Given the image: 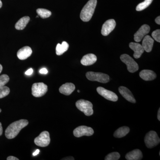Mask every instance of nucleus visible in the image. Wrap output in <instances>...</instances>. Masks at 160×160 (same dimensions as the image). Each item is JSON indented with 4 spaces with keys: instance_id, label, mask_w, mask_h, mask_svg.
<instances>
[{
    "instance_id": "nucleus-1",
    "label": "nucleus",
    "mask_w": 160,
    "mask_h": 160,
    "mask_svg": "<svg viewBox=\"0 0 160 160\" xmlns=\"http://www.w3.org/2000/svg\"><path fill=\"white\" fill-rule=\"evenodd\" d=\"M29 124L27 120L21 119L11 123L6 129L5 135L7 138L12 139L17 136L20 131Z\"/></svg>"
},
{
    "instance_id": "nucleus-2",
    "label": "nucleus",
    "mask_w": 160,
    "mask_h": 160,
    "mask_svg": "<svg viewBox=\"0 0 160 160\" xmlns=\"http://www.w3.org/2000/svg\"><path fill=\"white\" fill-rule=\"evenodd\" d=\"M97 4V0H89L83 7L81 13L80 18L84 22H88L91 19Z\"/></svg>"
},
{
    "instance_id": "nucleus-3",
    "label": "nucleus",
    "mask_w": 160,
    "mask_h": 160,
    "mask_svg": "<svg viewBox=\"0 0 160 160\" xmlns=\"http://www.w3.org/2000/svg\"><path fill=\"white\" fill-rule=\"evenodd\" d=\"M76 106L79 110L84 112L87 116L93 114V106L92 103L89 101L83 99L78 100L76 102Z\"/></svg>"
},
{
    "instance_id": "nucleus-4",
    "label": "nucleus",
    "mask_w": 160,
    "mask_h": 160,
    "mask_svg": "<svg viewBox=\"0 0 160 160\" xmlns=\"http://www.w3.org/2000/svg\"><path fill=\"white\" fill-rule=\"evenodd\" d=\"M160 139L157 133L154 131H150L146 134L145 142L146 147L149 149L153 148L159 144Z\"/></svg>"
},
{
    "instance_id": "nucleus-5",
    "label": "nucleus",
    "mask_w": 160,
    "mask_h": 160,
    "mask_svg": "<svg viewBox=\"0 0 160 160\" xmlns=\"http://www.w3.org/2000/svg\"><path fill=\"white\" fill-rule=\"evenodd\" d=\"M86 77L89 81H96L100 83H106L109 81V76L102 72H88L86 73Z\"/></svg>"
},
{
    "instance_id": "nucleus-6",
    "label": "nucleus",
    "mask_w": 160,
    "mask_h": 160,
    "mask_svg": "<svg viewBox=\"0 0 160 160\" xmlns=\"http://www.w3.org/2000/svg\"><path fill=\"white\" fill-rule=\"evenodd\" d=\"M121 61L126 64L127 69L129 72L133 73L138 70L139 66L137 63L133 60L132 58L129 56V55L124 54L120 57Z\"/></svg>"
},
{
    "instance_id": "nucleus-7",
    "label": "nucleus",
    "mask_w": 160,
    "mask_h": 160,
    "mask_svg": "<svg viewBox=\"0 0 160 160\" xmlns=\"http://www.w3.org/2000/svg\"><path fill=\"white\" fill-rule=\"evenodd\" d=\"M48 91V86L44 83H35L32 87V94L35 97L40 98L46 94Z\"/></svg>"
},
{
    "instance_id": "nucleus-8",
    "label": "nucleus",
    "mask_w": 160,
    "mask_h": 160,
    "mask_svg": "<svg viewBox=\"0 0 160 160\" xmlns=\"http://www.w3.org/2000/svg\"><path fill=\"white\" fill-rule=\"evenodd\" d=\"M50 142V136L48 131H45L40 133L34 139V143L37 146L45 147L48 146Z\"/></svg>"
},
{
    "instance_id": "nucleus-9",
    "label": "nucleus",
    "mask_w": 160,
    "mask_h": 160,
    "mask_svg": "<svg viewBox=\"0 0 160 160\" xmlns=\"http://www.w3.org/2000/svg\"><path fill=\"white\" fill-rule=\"evenodd\" d=\"M73 133L76 137L80 138L84 136H90L94 133V131L91 127L82 126L76 128L73 130Z\"/></svg>"
},
{
    "instance_id": "nucleus-10",
    "label": "nucleus",
    "mask_w": 160,
    "mask_h": 160,
    "mask_svg": "<svg viewBox=\"0 0 160 160\" xmlns=\"http://www.w3.org/2000/svg\"><path fill=\"white\" fill-rule=\"evenodd\" d=\"M97 91L100 95L102 96L106 99L112 102H117L118 100V96L113 92L107 90L102 87H98Z\"/></svg>"
},
{
    "instance_id": "nucleus-11",
    "label": "nucleus",
    "mask_w": 160,
    "mask_h": 160,
    "mask_svg": "<svg viewBox=\"0 0 160 160\" xmlns=\"http://www.w3.org/2000/svg\"><path fill=\"white\" fill-rule=\"evenodd\" d=\"M116 26V23L114 19H109L106 21L103 24L101 32L102 35L106 36L113 31Z\"/></svg>"
},
{
    "instance_id": "nucleus-12",
    "label": "nucleus",
    "mask_w": 160,
    "mask_h": 160,
    "mask_svg": "<svg viewBox=\"0 0 160 160\" xmlns=\"http://www.w3.org/2000/svg\"><path fill=\"white\" fill-rule=\"evenodd\" d=\"M150 30V27L148 25H144L141 26L134 35V41L137 42H139L143 38L149 33Z\"/></svg>"
},
{
    "instance_id": "nucleus-13",
    "label": "nucleus",
    "mask_w": 160,
    "mask_h": 160,
    "mask_svg": "<svg viewBox=\"0 0 160 160\" xmlns=\"http://www.w3.org/2000/svg\"><path fill=\"white\" fill-rule=\"evenodd\" d=\"M118 89L120 94L128 102L132 103L136 102L133 94L128 88L124 86H120Z\"/></svg>"
},
{
    "instance_id": "nucleus-14",
    "label": "nucleus",
    "mask_w": 160,
    "mask_h": 160,
    "mask_svg": "<svg viewBox=\"0 0 160 160\" xmlns=\"http://www.w3.org/2000/svg\"><path fill=\"white\" fill-rule=\"evenodd\" d=\"M129 46L134 51L133 57L136 59L139 58L145 51L142 45L139 43L131 42L129 43Z\"/></svg>"
},
{
    "instance_id": "nucleus-15",
    "label": "nucleus",
    "mask_w": 160,
    "mask_h": 160,
    "mask_svg": "<svg viewBox=\"0 0 160 160\" xmlns=\"http://www.w3.org/2000/svg\"><path fill=\"white\" fill-rule=\"evenodd\" d=\"M32 50L29 46H25L18 51L17 56L20 60H24L28 58L31 55Z\"/></svg>"
},
{
    "instance_id": "nucleus-16",
    "label": "nucleus",
    "mask_w": 160,
    "mask_h": 160,
    "mask_svg": "<svg viewBox=\"0 0 160 160\" xmlns=\"http://www.w3.org/2000/svg\"><path fill=\"white\" fill-rule=\"evenodd\" d=\"M97 60L95 55L92 53L86 54L83 57L81 61V64L85 66H89L94 64Z\"/></svg>"
},
{
    "instance_id": "nucleus-17",
    "label": "nucleus",
    "mask_w": 160,
    "mask_h": 160,
    "mask_svg": "<svg viewBox=\"0 0 160 160\" xmlns=\"http://www.w3.org/2000/svg\"><path fill=\"white\" fill-rule=\"evenodd\" d=\"M75 89V86L72 83H66L62 85L59 88V92L65 95H70Z\"/></svg>"
},
{
    "instance_id": "nucleus-18",
    "label": "nucleus",
    "mask_w": 160,
    "mask_h": 160,
    "mask_svg": "<svg viewBox=\"0 0 160 160\" xmlns=\"http://www.w3.org/2000/svg\"><path fill=\"white\" fill-rule=\"evenodd\" d=\"M153 43H154V40L149 35L145 36L143 39L142 46L144 50L146 52H150L152 50L153 47Z\"/></svg>"
},
{
    "instance_id": "nucleus-19",
    "label": "nucleus",
    "mask_w": 160,
    "mask_h": 160,
    "mask_svg": "<svg viewBox=\"0 0 160 160\" xmlns=\"http://www.w3.org/2000/svg\"><path fill=\"white\" fill-rule=\"evenodd\" d=\"M140 78L146 81H152L157 77V75L152 70L145 69L140 72Z\"/></svg>"
},
{
    "instance_id": "nucleus-20",
    "label": "nucleus",
    "mask_w": 160,
    "mask_h": 160,
    "mask_svg": "<svg viewBox=\"0 0 160 160\" xmlns=\"http://www.w3.org/2000/svg\"><path fill=\"white\" fill-rule=\"evenodd\" d=\"M142 158V153L138 149H134L128 152L126 155V158L127 160H140Z\"/></svg>"
},
{
    "instance_id": "nucleus-21",
    "label": "nucleus",
    "mask_w": 160,
    "mask_h": 160,
    "mask_svg": "<svg viewBox=\"0 0 160 160\" xmlns=\"http://www.w3.org/2000/svg\"><path fill=\"white\" fill-rule=\"evenodd\" d=\"M29 21L30 18L29 17L25 16L21 18L15 24V27L17 30H23L25 29Z\"/></svg>"
},
{
    "instance_id": "nucleus-22",
    "label": "nucleus",
    "mask_w": 160,
    "mask_h": 160,
    "mask_svg": "<svg viewBox=\"0 0 160 160\" xmlns=\"http://www.w3.org/2000/svg\"><path fill=\"white\" fill-rule=\"evenodd\" d=\"M130 129L127 126H122L120 127L115 132L114 134V137L116 138H122L126 136V135L129 132Z\"/></svg>"
},
{
    "instance_id": "nucleus-23",
    "label": "nucleus",
    "mask_w": 160,
    "mask_h": 160,
    "mask_svg": "<svg viewBox=\"0 0 160 160\" xmlns=\"http://www.w3.org/2000/svg\"><path fill=\"white\" fill-rule=\"evenodd\" d=\"M69 45L66 42H63L62 44H58L56 49V52L57 55L60 56L66 52L69 49Z\"/></svg>"
},
{
    "instance_id": "nucleus-24",
    "label": "nucleus",
    "mask_w": 160,
    "mask_h": 160,
    "mask_svg": "<svg viewBox=\"0 0 160 160\" xmlns=\"http://www.w3.org/2000/svg\"><path fill=\"white\" fill-rule=\"evenodd\" d=\"M37 13L38 15L39 16L43 19L49 18L51 16L52 14L51 11L45 9H37Z\"/></svg>"
},
{
    "instance_id": "nucleus-25",
    "label": "nucleus",
    "mask_w": 160,
    "mask_h": 160,
    "mask_svg": "<svg viewBox=\"0 0 160 160\" xmlns=\"http://www.w3.org/2000/svg\"><path fill=\"white\" fill-rule=\"evenodd\" d=\"M153 0H145L144 2L139 4L136 7L137 11H141L147 8L151 4Z\"/></svg>"
},
{
    "instance_id": "nucleus-26",
    "label": "nucleus",
    "mask_w": 160,
    "mask_h": 160,
    "mask_svg": "<svg viewBox=\"0 0 160 160\" xmlns=\"http://www.w3.org/2000/svg\"><path fill=\"white\" fill-rule=\"evenodd\" d=\"M120 158V154L118 152H112L107 155L105 157V160H118Z\"/></svg>"
},
{
    "instance_id": "nucleus-27",
    "label": "nucleus",
    "mask_w": 160,
    "mask_h": 160,
    "mask_svg": "<svg viewBox=\"0 0 160 160\" xmlns=\"http://www.w3.org/2000/svg\"><path fill=\"white\" fill-rule=\"evenodd\" d=\"M10 92V89L7 86H4L0 88V99L6 97Z\"/></svg>"
},
{
    "instance_id": "nucleus-28",
    "label": "nucleus",
    "mask_w": 160,
    "mask_h": 160,
    "mask_svg": "<svg viewBox=\"0 0 160 160\" xmlns=\"http://www.w3.org/2000/svg\"><path fill=\"white\" fill-rule=\"evenodd\" d=\"M9 81V78L7 75L3 74L0 76V88L5 86Z\"/></svg>"
},
{
    "instance_id": "nucleus-29",
    "label": "nucleus",
    "mask_w": 160,
    "mask_h": 160,
    "mask_svg": "<svg viewBox=\"0 0 160 160\" xmlns=\"http://www.w3.org/2000/svg\"><path fill=\"white\" fill-rule=\"evenodd\" d=\"M152 36L156 41L160 42V30L157 29L152 33Z\"/></svg>"
},
{
    "instance_id": "nucleus-30",
    "label": "nucleus",
    "mask_w": 160,
    "mask_h": 160,
    "mask_svg": "<svg viewBox=\"0 0 160 160\" xmlns=\"http://www.w3.org/2000/svg\"><path fill=\"white\" fill-rule=\"evenodd\" d=\"M39 72L41 74H46L48 73V71L46 68H42V69H40Z\"/></svg>"
},
{
    "instance_id": "nucleus-31",
    "label": "nucleus",
    "mask_w": 160,
    "mask_h": 160,
    "mask_svg": "<svg viewBox=\"0 0 160 160\" xmlns=\"http://www.w3.org/2000/svg\"><path fill=\"white\" fill-rule=\"evenodd\" d=\"M32 72H33V69H32V68H30V69H28V70L26 72L25 74L28 76L31 75L32 74Z\"/></svg>"
},
{
    "instance_id": "nucleus-32",
    "label": "nucleus",
    "mask_w": 160,
    "mask_h": 160,
    "mask_svg": "<svg viewBox=\"0 0 160 160\" xmlns=\"http://www.w3.org/2000/svg\"><path fill=\"white\" fill-rule=\"evenodd\" d=\"M7 160H19V159L18 158L15 157L13 156H9L7 158Z\"/></svg>"
},
{
    "instance_id": "nucleus-33",
    "label": "nucleus",
    "mask_w": 160,
    "mask_h": 160,
    "mask_svg": "<svg viewBox=\"0 0 160 160\" xmlns=\"http://www.w3.org/2000/svg\"><path fill=\"white\" fill-rule=\"evenodd\" d=\"M155 22L158 25H160V17L158 16L155 19Z\"/></svg>"
},
{
    "instance_id": "nucleus-34",
    "label": "nucleus",
    "mask_w": 160,
    "mask_h": 160,
    "mask_svg": "<svg viewBox=\"0 0 160 160\" xmlns=\"http://www.w3.org/2000/svg\"><path fill=\"white\" fill-rule=\"evenodd\" d=\"M62 160H74V158L72 157H66L62 159Z\"/></svg>"
},
{
    "instance_id": "nucleus-35",
    "label": "nucleus",
    "mask_w": 160,
    "mask_h": 160,
    "mask_svg": "<svg viewBox=\"0 0 160 160\" xmlns=\"http://www.w3.org/2000/svg\"><path fill=\"white\" fill-rule=\"evenodd\" d=\"M3 133V128L2 126V123L0 122V136Z\"/></svg>"
},
{
    "instance_id": "nucleus-36",
    "label": "nucleus",
    "mask_w": 160,
    "mask_h": 160,
    "mask_svg": "<svg viewBox=\"0 0 160 160\" xmlns=\"http://www.w3.org/2000/svg\"><path fill=\"white\" fill-rule=\"evenodd\" d=\"M39 149H37V150H36V151H35L33 153H32V155H33V156H36L38 154V153H39Z\"/></svg>"
},
{
    "instance_id": "nucleus-37",
    "label": "nucleus",
    "mask_w": 160,
    "mask_h": 160,
    "mask_svg": "<svg viewBox=\"0 0 160 160\" xmlns=\"http://www.w3.org/2000/svg\"><path fill=\"white\" fill-rule=\"evenodd\" d=\"M158 119L159 121H160V108L158 109Z\"/></svg>"
},
{
    "instance_id": "nucleus-38",
    "label": "nucleus",
    "mask_w": 160,
    "mask_h": 160,
    "mask_svg": "<svg viewBox=\"0 0 160 160\" xmlns=\"http://www.w3.org/2000/svg\"><path fill=\"white\" fill-rule=\"evenodd\" d=\"M2 65H1V64H0V73H1V72H2Z\"/></svg>"
},
{
    "instance_id": "nucleus-39",
    "label": "nucleus",
    "mask_w": 160,
    "mask_h": 160,
    "mask_svg": "<svg viewBox=\"0 0 160 160\" xmlns=\"http://www.w3.org/2000/svg\"><path fill=\"white\" fill-rule=\"evenodd\" d=\"M2 3L1 0H0V9L2 8Z\"/></svg>"
},
{
    "instance_id": "nucleus-40",
    "label": "nucleus",
    "mask_w": 160,
    "mask_h": 160,
    "mask_svg": "<svg viewBox=\"0 0 160 160\" xmlns=\"http://www.w3.org/2000/svg\"><path fill=\"white\" fill-rule=\"evenodd\" d=\"M78 92H80V90H78Z\"/></svg>"
},
{
    "instance_id": "nucleus-41",
    "label": "nucleus",
    "mask_w": 160,
    "mask_h": 160,
    "mask_svg": "<svg viewBox=\"0 0 160 160\" xmlns=\"http://www.w3.org/2000/svg\"><path fill=\"white\" fill-rule=\"evenodd\" d=\"M1 111H2V110H1V109H0V112H1Z\"/></svg>"
}]
</instances>
